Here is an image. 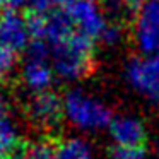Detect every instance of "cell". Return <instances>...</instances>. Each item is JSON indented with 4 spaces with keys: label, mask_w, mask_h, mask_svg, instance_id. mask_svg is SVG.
I'll list each match as a JSON object with an SVG mask.
<instances>
[{
    "label": "cell",
    "mask_w": 159,
    "mask_h": 159,
    "mask_svg": "<svg viewBox=\"0 0 159 159\" xmlns=\"http://www.w3.org/2000/svg\"><path fill=\"white\" fill-rule=\"evenodd\" d=\"M53 70L65 80H77L87 75L93 65V41L74 33L63 41L50 46Z\"/></svg>",
    "instance_id": "1"
},
{
    "label": "cell",
    "mask_w": 159,
    "mask_h": 159,
    "mask_svg": "<svg viewBox=\"0 0 159 159\" xmlns=\"http://www.w3.org/2000/svg\"><path fill=\"white\" fill-rule=\"evenodd\" d=\"M63 113L70 123L80 130H101L113 121L110 108L82 91H70L65 94Z\"/></svg>",
    "instance_id": "2"
},
{
    "label": "cell",
    "mask_w": 159,
    "mask_h": 159,
    "mask_svg": "<svg viewBox=\"0 0 159 159\" xmlns=\"http://www.w3.org/2000/svg\"><path fill=\"white\" fill-rule=\"evenodd\" d=\"M74 29L87 39H101L106 31V14L94 0H75L65 9Z\"/></svg>",
    "instance_id": "3"
},
{
    "label": "cell",
    "mask_w": 159,
    "mask_h": 159,
    "mask_svg": "<svg viewBox=\"0 0 159 159\" xmlns=\"http://www.w3.org/2000/svg\"><path fill=\"white\" fill-rule=\"evenodd\" d=\"M127 79L137 93L159 103V53L132 60L127 67Z\"/></svg>",
    "instance_id": "4"
},
{
    "label": "cell",
    "mask_w": 159,
    "mask_h": 159,
    "mask_svg": "<svg viewBox=\"0 0 159 159\" xmlns=\"http://www.w3.org/2000/svg\"><path fill=\"white\" fill-rule=\"evenodd\" d=\"M135 41L145 55L159 53V0H144L135 19Z\"/></svg>",
    "instance_id": "5"
},
{
    "label": "cell",
    "mask_w": 159,
    "mask_h": 159,
    "mask_svg": "<svg viewBox=\"0 0 159 159\" xmlns=\"http://www.w3.org/2000/svg\"><path fill=\"white\" fill-rule=\"evenodd\" d=\"M28 115L33 125L39 128L57 127L62 120L63 113V99H60L52 91L36 93L28 104Z\"/></svg>",
    "instance_id": "6"
},
{
    "label": "cell",
    "mask_w": 159,
    "mask_h": 159,
    "mask_svg": "<svg viewBox=\"0 0 159 159\" xmlns=\"http://www.w3.org/2000/svg\"><path fill=\"white\" fill-rule=\"evenodd\" d=\"M31 39L28 19L21 17L16 11H7L0 16V46L17 53L28 46Z\"/></svg>",
    "instance_id": "7"
},
{
    "label": "cell",
    "mask_w": 159,
    "mask_h": 159,
    "mask_svg": "<svg viewBox=\"0 0 159 159\" xmlns=\"http://www.w3.org/2000/svg\"><path fill=\"white\" fill-rule=\"evenodd\" d=\"M110 134L116 145H132V147H144L147 132L140 120L134 116L115 118L110 125Z\"/></svg>",
    "instance_id": "8"
},
{
    "label": "cell",
    "mask_w": 159,
    "mask_h": 159,
    "mask_svg": "<svg viewBox=\"0 0 159 159\" xmlns=\"http://www.w3.org/2000/svg\"><path fill=\"white\" fill-rule=\"evenodd\" d=\"M53 65L48 62L46 57H31L24 63L22 69V79L26 86L33 89L34 93H43L48 91L53 80Z\"/></svg>",
    "instance_id": "9"
},
{
    "label": "cell",
    "mask_w": 159,
    "mask_h": 159,
    "mask_svg": "<svg viewBox=\"0 0 159 159\" xmlns=\"http://www.w3.org/2000/svg\"><path fill=\"white\" fill-rule=\"evenodd\" d=\"M144 0H103V11L104 14L111 16L113 21H130V19H137L139 12H140Z\"/></svg>",
    "instance_id": "10"
},
{
    "label": "cell",
    "mask_w": 159,
    "mask_h": 159,
    "mask_svg": "<svg viewBox=\"0 0 159 159\" xmlns=\"http://www.w3.org/2000/svg\"><path fill=\"white\" fill-rule=\"evenodd\" d=\"M57 159H93V152L82 139H67L57 144Z\"/></svg>",
    "instance_id": "11"
},
{
    "label": "cell",
    "mask_w": 159,
    "mask_h": 159,
    "mask_svg": "<svg viewBox=\"0 0 159 159\" xmlns=\"http://www.w3.org/2000/svg\"><path fill=\"white\" fill-rule=\"evenodd\" d=\"M19 147V134L16 123L7 116L0 118V159Z\"/></svg>",
    "instance_id": "12"
},
{
    "label": "cell",
    "mask_w": 159,
    "mask_h": 159,
    "mask_svg": "<svg viewBox=\"0 0 159 159\" xmlns=\"http://www.w3.org/2000/svg\"><path fill=\"white\" fill-rule=\"evenodd\" d=\"M28 152L29 159H57V144L41 140L33 145H28Z\"/></svg>",
    "instance_id": "13"
},
{
    "label": "cell",
    "mask_w": 159,
    "mask_h": 159,
    "mask_svg": "<svg viewBox=\"0 0 159 159\" xmlns=\"http://www.w3.org/2000/svg\"><path fill=\"white\" fill-rule=\"evenodd\" d=\"M110 159H145V149L115 144L110 149Z\"/></svg>",
    "instance_id": "14"
},
{
    "label": "cell",
    "mask_w": 159,
    "mask_h": 159,
    "mask_svg": "<svg viewBox=\"0 0 159 159\" xmlns=\"http://www.w3.org/2000/svg\"><path fill=\"white\" fill-rule=\"evenodd\" d=\"M14 67V53L0 46V79L5 77Z\"/></svg>",
    "instance_id": "15"
},
{
    "label": "cell",
    "mask_w": 159,
    "mask_h": 159,
    "mask_svg": "<svg viewBox=\"0 0 159 159\" xmlns=\"http://www.w3.org/2000/svg\"><path fill=\"white\" fill-rule=\"evenodd\" d=\"M121 36V31H120V26L116 24V22H113V24H108L106 31L103 33V41L108 43V45H113V43H116L118 39H120Z\"/></svg>",
    "instance_id": "16"
},
{
    "label": "cell",
    "mask_w": 159,
    "mask_h": 159,
    "mask_svg": "<svg viewBox=\"0 0 159 159\" xmlns=\"http://www.w3.org/2000/svg\"><path fill=\"white\" fill-rule=\"evenodd\" d=\"M2 159H29L28 147H21V145H19L16 151H12L11 154H7L5 157H2Z\"/></svg>",
    "instance_id": "17"
},
{
    "label": "cell",
    "mask_w": 159,
    "mask_h": 159,
    "mask_svg": "<svg viewBox=\"0 0 159 159\" xmlns=\"http://www.w3.org/2000/svg\"><path fill=\"white\" fill-rule=\"evenodd\" d=\"M28 4V0H0V5H7L12 11H16V7H22Z\"/></svg>",
    "instance_id": "18"
},
{
    "label": "cell",
    "mask_w": 159,
    "mask_h": 159,
    "mask_svg": "<svg viewBox=\"0 0 159 159\" xmlns=\"http://www.w3.org/2000/svg\"><path fill=\"white\" fill-rule=\"evenodd\" d=\"M52 2V5H57V7H69V5H72L75 0H50Z\"/></svg>",
    "instance_id": "19"
},
{
    "label": "cell",
    "mask_w": 159,
    "mask_h": 159,
    "mask_svg": "<svg viewBox=\"0 0 159 159\" xmlns=\"http://www.w3.org/2000/svg\"><path fill=\"white\" fill-rule=\"evenodd\" d=\"M7 116V103H5V99L2 96H0V118Z\"/></svg>",
    "instance_id": "20"
}]
</instances>
